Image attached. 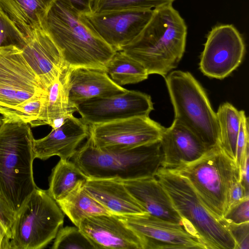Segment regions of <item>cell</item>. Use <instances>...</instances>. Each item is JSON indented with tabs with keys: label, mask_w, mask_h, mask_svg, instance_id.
Wrapping results in <instances>:
<instances>
[{
	"label": "cell",
	"mask_w": 249,
	"mask_h": 249,
	"mask_svg": "<svg viewBox=\"0 0 249 249\" xmlns=\"http://www.w3.org/2000/svg\"><path fill=\"white\" fill-rule=\"evenodd\" d=\"M42 28L60 51L69 68H87L105 71L116 51L99 36L87 16L68 0H56Z\"/></svg>",
	"instance_id": "1"
},
{
	"label": "cell",
	"mask_w": 249,
	"mask_h": 249,
	"mask_svg": "<svg viewBox=\"0 0 249 249\" xmlns=\"http://www.w3.org/2000/svg\"><path fill=\"white\" fill-rule=\"evenodd\" d=\"M153 10L139 35L121 51L141 63L149 75L165 77L183 55L187 28L172 4Z\"/></svg>",
	"instance_id": "2"
},
{
	"label": "cell",
	"mask_w": 249,
	"mask_h": 249,
	"mask_svg": "<svg viewBox=\"0 0 249 249\" xmlns=\"http://www.w3.org/2000/svg\"><path fill=\"white\" fill-rule=\"evenodd\" d=\"M155 177L168 194L185 229L206 249H236L228 222L206 206L185 178L163 167Z\"/></svg>",
	"instance_id": "3"
},
{
	"label": "cell",
	"mask_w": 249,
	"mask_h": 249,
	"mask_svg": "<svg viewBox=\"0 0 249 249\" xmlns=\"http://www.w3.org/2000/svg\"><path fill=\"white\" fill-rule=\"evenodd\" d=\"M34 138L28 124L0 125V196L16 214L37 188L33 163Z\"/></svg>",
	"instance_id": "4"
},
{
	"label": "cell",
	"mask_w": 249,
	"mask_h": 249,
	"mask_svg": "<svg viewBox=\"0 0 249 249\" xmlns=\"http://www.w3.org/2000/svg\"><path fill=\"white\" fill-rule=\"evenodd\" d=\"M72 159L89 178L125 180L155 177L162 167L163 155L160 140L130 149L107 150L88 136Z\"/></svg>",
	"instance_id": "5"
},
{
	"label": "cell",
	"mask_w": 249,
	"mask_h": 249,
	"mask_svg": "<svg viewBox=\"0 0 249 249\" xmlns=\"http://www.w3.org/2000/svg\"><path fill=\"white\" fill-rule=\"evenodd\" d=\"M185 178L206 206L223 218L230 206L231 193L241 181V170L218 143L196 160L172 169Z\"/></svg>",
	"instance_id": "6"
},
{
	"label": "cell",
	"mask_w": 249,
	"mask_h": 249,
	"mask_svg": "<svg viewBox=\"0 0 249 249\" xmlns=\"http://www.w3.org/2000/svg\"><path fill=\"white\" fill-rule=\"evenodd\" d=\"M175 118L192 132L207 150L218 143L217 119L206 93L193 75L174 71L165 77Z\"/></svg>",
	"instance_id": "7"
},
{
	"label": "cell",
	"mask_w": 249,
	"mask_h": 249,
	"mask_svg": "<svg viewBox=\"0 0 249 249\" xmlns=\"http://www.w3.org/2000/svg\"><path fill=\"white\" fill-rule=\"evenodd\" d=\"M64 213L48 191L37 187L16 214L10 249H40L56 235Z\"/></svg>",
	"instance_id": "8"
},
{
	"label": "cell",
	"mask_w": 249,
	"mask_h": 249,
	"mask_svg": "<svg viewBox=\"0 0 249 249\" xmlns=\"http://www.w3.org/2000/svg\"><path fill=\"white\" fill-rule=\"evenodd\" d=\"M37 76L15 45L0 47V107L16 106L44 95Z\"/></svg>",
	"instance_id": "9"
},
{
	"label": "cell",
	"mask_w": 249,
	"mask_h": 249,
	"mask_svg": "<svg viewBox=\"0 0 249 249\" xmlns=\"http://www.w3.org/2000/svg\"><path fill=\"white\" fill-rule=\"evenodd\" d=\"M164 127L149 116H138L89 125V137L107 150L132 149L160 139Z\"/></svg>",
	"instance_id": "10"
},
{
	"label": "cell",
	"mask_w": 249,
	"mask_h": 249,
	"mask_svg": "<svg viewBox=\"0 0 249 249\" xmlns=\"http://www.w3.org/2000/svg\"><path fill=\"white\" fill-rule=\"evenodd\" d=\"M245 53L243 38L233 25L215 26L207 36L200 70L208 77L223 79L240 65Z\"/></svg>",
	"instance_id": "11"
},
{
	"label": "cell",
	"mask_w": 249,
	"mask_h": 249,
	"mask_svg": "<svg viewBox=\"0 0 249 249\" xmlns=\"http://www.w3.org/2000/svg\"><path fill=\"white\" fill-rule=\"evenodd\" d=\"M75 106L81 119L89 125L134 117L149 116L154 109L149 95L127 89L122 93L84 101Z\"/></svg>",
	"instance_id": "12"
},
{
	"label": "cell",
	"mask_w": 249,
	"mask_h": 249,
	"mask_svg": "<svg viewBox=\"0 0 249 249\" xmlns=\"http://www.w3.org/2000/svg\"><path fill=\"white\" fill-rule=\"evenodd\" d=\"M153 10H120L86 16L101 37L116 52L131 43L150 19Z\"/></svg>",
	"instance_id": "13"
},
{
	"label": "cell",
	"mask_w": 249,
	"mask_h": 249,
	"mask_svg": "<svg viewBox=\"0 0 249 249\" xmlns=\"http://www.w3.org/2000/svg\"><path fill=\"white\" fill-rule=\"evenodd\" d=\"M117 216L139 236L143 244L144 249L146 243L149 241L165 243L173 246L175 249H206L182 224L167 221L148 213Z\"/></svg>",
	"instance_id": "14"
},
{
	"label": "cell",
	"mask_w": 249,
	"mask_h": 249,
	"mask_svg": "<svg viewBox=\"0 0 249 249\" xmlns=\"http://www.w3.org/2000/svg\"><path fill=\"white\" fill-rule=\"evenodd\" d=\"M77 227L95 249H144L139 236L116 215L88 217L82 220Z\"/></svg>",
	"instance_id": "15"
},
{
	"label": "cell",
	"mask_w": 249,
	"mask_h": 249,
	"mask_svg": "<svg viewBox=\"0 0 249 249\" xmlns=\"http://www.w3.org/2000/svg\"><path fill=\"white\" fill-rule=\"evenodd\" d=\"M21 50L46 90L68 68L59 49L43 28L26 40Z\"/></svg>",
	"instance_id": "16"
},
{
	"label": "cell",
	"mask_w": 249,
	"mask_h": 249,
	"mask_svg": "<svg viewBox=\"0 0 249 249\" xmlns=\"http://www.w3.org/2000/svg\"><path fill=\"white\" fill-rule=\"evenodd\" d=\"M89 135V125L73 115L45 137L33 141L35 158L46 160L54 156L69 160Z\"/></svg>",
	"instance_id": "17"
},
{
	"label": "cell",
	"mask_w": 249,
	"mask_h": 249,
	"mask_svg": "<svg viewBox=\"0 0 249 249\" xmlns=\"http://www.w3.org/2000/svg\"><path fill=\"white\" fill-rule=\"evenodd\" d=\"M160 141L162 167L169 169L189 164L207 150L192 132L175 119L170 127L164 128Z\"/></svg>",
	"instance_id": "18"
},
{
	"label": "cell",
	"mask_w": 249,
	"mask_h": 249,
	"mask_svg": "<svg viewBox=\"0 0 249 249\" xmlns=\"http://www.w3.org/2000/svg\"><path fill=\"white\" fill-rule=\"evenodd\" d=\"M64 76L69 101L74 106L89 99L110 96L127 90L114 82L103 70L68 68Z\"/></svg>",
	"instance_id": "19"
},
{
	"label": "cell",
	"mask_w": 249,
	"mask_h": 249,
	"mask_svg": "<svg viewBox=\"0 0 249 249\" xmlns=\"http://www.w3.org/2000/svg\"><path fill=\"white\" fill-rule=\"evenodd\" d=\"M121 181L147 213L183 225L168 194L155 176Z\"/></svg>",
	"instance_id": "20"
},
{
	"label": "cell",
	"mask_w": 249,
	"mask_h": 249,
	"mask_svg": "<svg viewBox=\"0 0 249 249\" xmlns=\"http://www.w3.org/2000/svg\"><path fill=\"white\" fill-rule=\"evenodd\" d=\"M84 188L111 214L128 215L147 213L120 180L89 178Z\"/></svg>",
	"instance_id": "21"
},
{
	"label": "cell",
	"mask_w": 249,
	"mask_h": 249,
	"mask_svg": "<svg viewBox=\"0 0 249 249\" xmlns=\"http://www.w3.org/2000/svg\"><path fill=\"white\" fill-rule=\"evenodd\" d=\"M56 0H0V9L15 25L26 40L43 23Z\"/></svg>",
	"instance_id": "22"
},
{
	"label": "cell",
	"mask_w": 249,
	"mask_h": 249,
	"mask_svg": "<svg viewBox=\"0 0 249 249\" xmlns=\"http://www.w3.org/2000/svg\"><path fill=\"white\" fill-rule=\"evenodd\" d=\"M75 111V107L69 101L64 72L46 90L39 115L29 124L32 127L49 125L55 128Z\"/></svg>",
	"instance_id": "23"
},
{
	"label": "cell",
	"mask_w": 249,
	"mask_h": 249,
	"mask_svg": "<svg viewBox=\"0 0 249 249\" xmlns=\"http://www.w3.org/2000/svg\"><path fill=\"white\" fill-rule=\"evenodd\" d=\"M88 178L73 162L60 159L52 170L47 191L57 202L76 188L84 185Z\"/></svg>",
	"instance_id": "24"
},
{
	"label": "cell",
	"mask_w": 249,
	"mask_h": 249,
	"mask_svg": "<svg viewBox=\"0 0 249 249\" xmlns=\"http://www.w3.org/2000/svg\"><path fill=\"white\" fill-rule=\"evenodd\" d=\"M63 213L78 227L82 220L100 214H111L85 189H75L65 198L56 202Z\"/></svg>",
	"instance_id": "25"
},
{
	"label": "cell",
	"mask_w": 249,
	"mask_h": 249,
	"mask_svg": "<svg viewBox=\"0 0 249 249\" xmlns=\"http://www.w3.org/2000/svg\"><path fill=\"white\" fill-rule=\"evenodd\" d=\"M244 110H238L231 104L224 103L216 112L219 127L218 144L236 161V143Z\"/></svg>",
	"instance_id": "26"
},
{
	"label": "cell",
	"mask_w": 249,
	"mask_h": 249,
	"mask_svg": "<svg viewBox=\"0 0 249 249\" xmlns=\"http://www.w3.org/2000/svg\"><path fill=\"white\" fill-rule=\"evenodd\" d=\"M105 71L121 86L141 82L149 75L141 63L121 51L116 52L109 60Z\"/></svg>",
	"instance_id": "27"
},
{
	"label": "cell",
	"mask_w": 249,
	"mask_h": 249,
	"mask_svg": "<svg viewBox=\"0 0 249 249\" xmlns=\"http://www.w3.org/2000/svg\"><path fill=\"white\" fill-rule=\"evenodd\" d=\"M175 0H94L92 13L120 10H151L172 4Z\"/></svg>",
	"instance_id": "28"
},
{
	"label": "cell",
	"mask_w": 249,
	"mask_h": 249,
	"mask_svg": "<svg viewBox=\"0 0 249 249\" xmlns=\"http://www.w3.org/2000/svg\"><path fill=\"white\" fill-rule=\"evenodd\" d=\"M46 94L16 106L0 107L2 122L29 124L37 118Z\"/></svg>",
	"instance_id": "29"
},
{
	"label": "cell",
	"mask_w": 249,
	"mask_h": 249,
	"mask_svg": "<svg viewBox=\"0 0 249 249\" xmlns=\"http://www.w3.org/2000/svg\"><path fill=\"white\" fill-rule=\"evenodd\" d=\"M53 249H95L93 245L76 226H62L58 230Z\"/></svg>",
	"instance_id": "30"
},
{
	"label": "cell",
	"mask_w": 249,
	"mask_h": 249,
	"mask_svg": "<svg viewBox=\"0 0 249 249\" xmlns=\"http://www.w3.org/2000/svg\"><path fill=\"white\" fill-rule=\"evenodd\" d=\"M26 43L24 36L0 9V47L15 45L21 49Z\"/></svg>",
	"instance_id": "31"
},
{
	"label": "cell",
	"mask_w": 249,
	"mask_h": 249,
	"mask_svg": "<svg viewBox=\"0 0 249 249\" xmlns=\"http://www.w3.org/2000/svg\"><path fill=\"white\" fill-rule=\"evenodd\" d=\"M15 213L0 196V249H10Z\"/></svg>",
	"instance_id": "32"
},
{
	"label": "cell",
	"mask_w": 249,
	"mask_h": 249,
	"mask_svg": "<svg viewBox=\"0 0 249 249\" xmlns=\"http://www.w3.org/2000/svg\"><path fill=\"white\" fill-rule=\"evenodd\" d=\"M249 119L244 112L242 116L236 143V162L240 170L249 155Z\"/></svg>",
	"instance_id": "33"
},
{
	"label": "cell",
	"mask_w": 249,
	"mask_h": 249,
	"mask_svg": "<svg viewBox=\"0 0 249 249\" xmlns=\"http://www.w3.org/2000/svg\"><path fill=\"white\" fill-rule=\"evenodd\" d=\"M249 196L231 206L223 217L228 222L240 224L249 221Z\"/></svg>",
	"instance_id": "34"
},
{
	"label": "cell",
	"mask_w": 249,
	"mask_h": 249,
	"mask_svg": "<svg viewBox=\"0 0 249 249\" xmlns=\"http://www.w3.org/2000/svg\"><path fill=\"white\" fill-rule=\"evenodd\" d=\"M228 227L236 243V249H249V221L235 224L228 222Z\"/></svg>",
	"instance_id": "35"
},
{
	"label": "cell",
	"mask_w": 249,
	"mask_h": 249,
	"mask_svg": "<svg viewBox=\"0 0 249 249\" xmlns=\"http://www.w3.org/2000/svg\"><path fill=\"white\" fill-rule=\"evenodd\" d=\"M249 192L246 190L241 181L236 182L232 188L231 193L230 208L246 197L249 196Z\"/></svg>",
	"instance_id": "36"
},
{
	"label": "cell",
	"mask_w": 249,
	"mask_h": 249,
	"mask_svg": "<svg viewBox=\"0 0 249 249\" xmlns=\"http://www.w3.org/2000/svg\"><path fill=\"white\" fill-rule=\"evenodd\" d=\"M77 10L86 16L92 13V6L94 0H68Z\"/></svg>",
	"instance_id": "37"
},
{
	"label": "cell",
	"mask_w": 249,
	"mask_h": 249,
	"mask_svg": "<svg viewBox=\"0 0 249 249\" xmlns=\"http://www.w3.org/2000/svg\"><path fill=\"white\" fill-rule=\"evenodd\" d=\"M2 123V118L0 117V125Z\"/></svg>",
	"instance_id": "38"
}]
</instances>
